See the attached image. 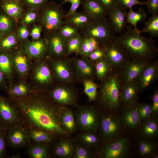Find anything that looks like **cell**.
Here are the masks:
<instances>
[{"mask_svg": "<svg viewBox=\"0 0 158 158\" xmlns=\"http://www.w3.org/2000/svg\"><path fill=\"white\" fill-rule=\"evenodd\" d=\"M15 102L22 111L28 128L42 129L55 135L69 134L61 123L62 107L55 102L40 97H29L18 98Z\"/></svg>", "mask_w": 158, "mask_h": 158, "instance_id": "1", "label": "cell"}, {"mask_svg": "<svg viewBox=\"0 0 158 158\" xmlns=\"http://www.w3.org/2000/svg\"><path fill=\"white\" fill-rule=\"evenodd\" d=\"M132 59L150 61L158 52V49L152 37L142 35L139 30L131 25H127L124 31L114 40Z\"/></svg>", "mask_w": 158, "mask_h": 158, "instance_id": "2", "label": "cell"}, {"mask_svg": "<svg viewBox=\"0 0 158 158\" xmlns=\"http://www.w3.org/2000/svg\"><path fill=\"white\" fill-rule=\"evenodd\" d=\"M102 82L99 94V104L105 111H116L120 108L121 103L122 82L120 74L112 72Z\"/></svg>", "mask_w": 158, "mask_h": 158, "instance_id": "3", "label": "cell"}, {"mask_svg": "<svg viewBox=\"0 0 158 158\" xmlns=\"http://www.w3.org/2000/svg\"><path fill=\"white\" fill-rule=\"evenodd\" d=\"M39 20L45 36L58 30L64 23L65 13L62 6L49 1L41 10Z\"/></svg>", "mask_w": 158, "mask_h": 158, "instance_id": "4", "label": "cell"}, {"mask_svg": "<svg viewBox=\"0 0 158 158\" xmlns=\"http://www.w3.org/2000/svg\"><path fill=\"white\" fill-rule=\"evenodd\" d=\"M80 32L94 38L100 46L114 40L116 36L107 17L92 20L88 26Z\"/></svg>", "mask_w": 158, "mask_h": 158, "instance_id": "5", "label": "cell"}, {"mask_svg": "<svg viewBox=\"0 0 158 158\" xmlns=\"http://www.w3.org/2000/svg\"><path fill=\"white\" fill-rule=\"evenodd\" d=\"M77 108L74 114L78 129L80 132H97L100 117L99 110L92 106Z\"/></svg>", "mask_w": 158, "mask_h": 158, "instance_id": "6", "label": "cell"}, {"mask_svg": "<svg viewBox=\"0 0 158 158\" xmlns=\"http://www.w3.org/2000/svg\"><path fill=\"white\" fill-rule=\"evenodd\" d=\"M122 124L120 118L116 115L105 111L100 113L98 130L103 142L112 140L120 135Z\"/></svg>", "mask_w": 158, "mask_h": 158, "instance_id": "7", "label": "cell"}, {"mask_svg": "<svg viewBox=\"0 0 158 158\" xmlns=\"http://www.w3.org/2000/svg\"><path fill=\"white\" fill-rule=\"evenodd\" d=\"M0 118L7 129L25 125L23 115L18 106L17 104L13 106L7 99L1 96Z\"/></svg>", "mask_w": 158, "mask_h": 158, "instance_id": "8", "label": "cell"}, {"mask_svg": "<svg viewBox=\"0 0 158 158\" xmlns=\"http://www.w3.org/2000/svg\"><path fill=\"white\" fill-rule=\"evenodd\" d=\"M103 143L97 152V154L102 158H121L127 154L129 142L126 138L121 137Z\"/></svg>", "mask_w": 158, "mask_h": 158, "instance_id": "9", "label": "cell"}, {"mask_svg": "<svg viewBox=\"0 0 158 158\" xmlns=\"http://www.w3.org/2000/svg\"><path fill=\"white\" fill-rule=\"evenodd\" d=\"M102 46L105 51V58L112 69L122 68L129 61L124 50L115 40Z\"/></svg>", "mask_w": 158, "mask_h": 158, "instance_id": "10", "label": "cell"}, {"mask_svg": "<svg viewBox=\"0 0 158 158\" xmlns=\"http://www.w3.org/2000/svg\"><path fill=\"white\" fill-rule=\"evenodd\" d=\"M6 141L11 147H23L29 141L28 130L23 125L16 126L7 129Z\"/></svg>", "mask_w": 158, "mask_h": 158, "instance_id": "11", "label": "cell"}, {"mask_svg": "<svg viewBox=\"0 0 158 158\" xmlns=\"http://www.w3.org/2000/svg\"><path fill=\"white\" fill-rule=\"evenodd\" d=\"M52 100L61 107H78V96L73 90L65 87H57L51 92Z\"/></svg>", "mask_w": 158, "mask_h": 158, "instance_id": "12", "label": "cell"}, {"mask_svg": "<svg viewBox=\"0 0 158 158\" xmlns=\"http://www.w3.org/2000/svg\"><path fill=\"white\" fill-rule=\"evenodd\" d=\"M70 134L59 135V139L55 143L52 153L55 157L60 158H73L75 141Z\"/></svg>", "mask_w": 158, "mask_h": 158, "instance_id": "13", "label": "cell"}, {"mask_svg": "<svg viewBox=\"0 0 158 158\" xmlns=\"http://www.w3.org/2000/svg\"><path fill=\"white\" fill-rule=\"evenodd\" d=\"M150 61L144 60L132 59L122 67L120 75L122 83L135 80L140 73Z\"/></svg>", "mask_w": 158, "mask_h": 158, "instance_id": "14", "label": "cell"}, {"mask_svg": "<svg viewBox=\"0 0 158 158\" xmlns=\"http://www.w3.org/2000/svg\"><path fill=\"white\" fill-rule=\"evenodd\" d=\"M157 62L149 63L141 71L136 80L140 91H143L150 86L157 80L158 75V65Z\"/></svg>", "mask_w": 158, "mask_h": 158, "instance_id": "15", "label": "cell"}, {"mask_svg": "<svg viewBox=\"0 0 158 158\" xmlns=\"http://www.w3.org/2000/svg\"><path fill=\"white\" fill-rule=\"evenodd\" d=\"M45 37L48 50L51 54L58 57L66 56L67 40L60 34L58 30Z\"/></svg>", "mask_w": 158, "mask_h": 158, "instance_id": "16", "label": "cell"}, {"mask_svg": "<svg viewBox=\"0 0 158 158\" xmlns=\"http://www.w3.org/2000/svg\"><path fill=\"white\" fill-rule=\"evenodd\" d=\"M139 104L136 102L125 106L120 119L125 127L133 130L140 126V121L138 112Z\"/></svg>", "mask_w": 158, "mask_h": 158, "instance_id": "17", "label": "cell"}, {"mask_svg": "<svg viewBox=\"0 0 158 158\" xmlns=\"http://www.w3.org/2000/svg\"><path fill=\"white\" fill-rule=\"evenodd\" d=\"M127 13L119 5L108 12V20L116 34H121L124 31L127 25Z\"/></svg>", "mask_w": 158, "mask_h": 158, "instance_id": "18", "label": "cell"}, {"mask_svg": "<svg viewBox=\"0 0 158 158\" xmlns=\"http://www.w3.org/2000/svg\"><path fill=\"white\" fill-rule=\"evenodd\" d=\"M122 84L121 91V102L125 106L136 102L140 89L136 80Z\"/></svg>", "mask_w": 158, "mask_h": 158, "instance_id": "19", "label": "cell"}, {"mask_svg": "<svg viewBox=\"0 0 158 158\" xmlns=\"http://www.w3.org/2000/svg\"><path fill=\"white\" fill-rule=\"evenodd\" d=\"M83 11L92 20L107 17L108 12L96 0H81Z\"/></svg>", "mask_w": 158, "mask_h": 158, "instance_id": "20", "label": "cell"}, {"mask_svg": "<svg viewBox=\"0 0 158 158\" xmlns=\"http://www.w3.org/2000/svg\"><path fill=\"white\" fill-rule=\"evenodd\" d=\"M24 6L20 0H1L0 8L8 16L18 20L24 12Z\"/></svg>", "mask_w": 158, "mask_h": 158, "instance_id": "21", "label": "cell"}, {"mask_svg": "<svg viewBox=\"0 0 158 158\" xmlns=\"http://www.w3.org/2000/svg\"><path fill=\"white\" fill-rule=\"evenodd\" d=\"M48 50L46 38L33 41H27L24 46L25 52L28 56L38 58L44 55Z\"/></svg>", "mask_w": 158, "mask_h": 158, "instance_id": "22", "label": "cell"}, {"mask_svg": "<svg viewBox=\"0 0 158 158\" xmlns=\"http://www.w3.org/2000/svg\"><path fill=\"white\" fill-rule=\"evenodd\" d=\"M92 20L87 14L82 11H76L65 17L64 22L74 26L81 32L88 26Z\"/></svg>", "mask_w": 158, "mask_h": 158, "instance_id": "23", "label": "cell"}, {"mask_svg": "<svg viewBox=\"0 0 158 158\" xmlns=\"http://www.w3.org/2000/svg\"><path fill=\"white\" fill-rule=\"evenodd\" d=\"M97 132H80L75 140L85 146L91 149L97 148L102 140Z\"/></svg>", "mask_w": 158, "mask_h": 158, "instance_id": "24", "label": "cell"}, {"mask_svg": "<svg viewBox=\"0 0 158 158\" xmlns=\"http://www.w3.org/2000/svg\"><path fill=\"white\" fill-rule=\"evenodd\" d=\"M60 119L62 126L68 133H73L78 130L74 113L68 107H61Z\"/></svg>", "mask_w": 158, "mask_h": 158, "instance_id": "25", "label": "cell"}, {"mask_svg": "<svg viewBox=\"0 0 158 158\" xmlns=\"http://www.w3.org/2000/svg\"><path fill=\"white\" fill-rule=\"evenodd\" d=\"M75 62L76 73L79 78L85 80L93 77L95 68L89 61L80 58L76 59Z\"/></svg>", "mask_w": 158, "mask_h": 158, "instance_id": "26", "label": "cell"}, {"mask_svg": "<svg viewBox=\"0 0 158 158\" xmlns=\"http://www.w3.org/2000/svg\"><path fill=\"white\" fill-rule=\"evenodd\" d=\"M141 124L140 132L141 134L147 138H152L156 136L158 132V122L154 116L145 119Z\"/></svg>", "mask_w": 158, "mask_h": 158, "instance_id": "27", "label": "cell"}, {"mask_svg": "<svg viewBox=\"0 0 158 158\" xmlns=\"http://www.w3.org/2000/svg\"><path fill=\"white\" fill-rule=\"evenodd\" d=\"M29 141L35 143H51L55 136L45 130L35 128H28Z\"/></svg>", "mask_w": 158, "mask_h": 158, "instance_id": "28", "label": "cell"}, {"mask_svg": "<svg viewBox=\"0 0 158 158\" xmlns=\"http://www.w3.org/2000/svg\"><path fill=\"white\" fill-rule=\"evenodd\" d=\"M65 60L56 61L54 65L55 72L58 78L62 81L70 82L73 79V75L70 67Z\"/></svg>", "mask_w": 158, "mask_h": 158, "instance_id": "29", "label": "cell"}, {"mask_svg": "<svg viewBox=\"0 0 158 158\" xmlns=\"http://www.w3.org/2000/svg\"><path fill=\"white\" fill-rule=\"evenodd\" d=\"M81 34L82 35V43L80 50L77 54L83 57H87L100 46L97 42L92 37Z\"/></svg>", "mask_w": 158, "mask_h": 158, "instance_id": "30", "label": "cell"}, {"mask_svg": "<svg viewBox=\"0 0 158 158\" xmlns=\"http://www.w3.org/2000/svg\"><path fill=\"white\" fill-rule=\"evenodd\" d=\"M50 143H33L29 147L28 153L32 158H46L48 157Z\"/></svg>", "mask_w": 158, "mask_h": 158, "instance_id": "31", "label": "cell"}, {"mask_svg": "<svg viewBox=\"0 0 158 158\" xmlns=\"http://www.w3.org/2000/svg\"><path fill=\"white\" fill-rule=\"evenodd\" d=\"M127 12V23L130 24L136 30L137 23L140 22L144 21L147 17V14L145 10L142 8H139L136 12L133 11L132 8Z\"/></svg>", "mask_w": 158, "mask_h": 158, "instance_id": "32", "label": "cell"}, {"mask_svg": "<svg viewBox=\"0 0 158 158\" xmlns=\"http://www.w3.org/2000/svg\"><path fill=\"white\" fill-rule=\"evenodd\" d=\"M4 13H0V31L4 37L13 32L16 20Z\"/></svg>", "mask_w": 158, "mask_h": 158, "instance_id": "33", "label": "cell"}, {"mask_svg": "<svg viewBox=\"0 0 158 158\" xmlns=\"http://www.w3.org/2000/svg\"><path fill=\"white\" fill-rule=\"evenodd\" d=\"M139 32L147 33L151 35V37L158 36V15L157 14L149 18L145 22V25Z\"/></svg>", "mask_w": 158, "mask_h": 158, "instance_id": "34", "label": "cell"}, {"mask_svg": "<svg viewBox=\"0 0 158 158\" xmlns=\"http://www.w3.org/2000/svg\"><path fill=\"white\" fill-rule=\"evenodd\" d=\"M82 40V35L80 32L68 39L66 55L68 56L73 53L77 54L80 50Z\"/></svg>", "mask_w": 158, "mask_h": 158, "instance_id": "35", "label": "cell"}, {"mask_svg": "<svg viewBox=\"0 0 158 158\" xmlns=\"http://www.w3.org/2000/svg\"><path fill=\"white\" fill-rule=\"evenodd\" d=\"M12 65L11 57L7 51L0 50V70L5 75L9 76L11 74Z\"/></svg>", "mask_w": 158, "mask_h": 158, "instance_id": "36", "label": "cell"}, {"mask_svg": "<svg viewBox=\"0 0 158 158\" xmlns=\"http://www.w3.org/2000/svg\"><path fill=\"white\" fill-rule=\"evenodd\" d=\"M96 62L95 67L96 74L98 78L102 81L111 68L105 58Z\"/></svg>", "mask_w": 158, "mask_h": 158, "instance_id": "37", "label": "cell"}, {"mask_svg": "<svg viewBox=\"0 0 158 158\" xmlns=\"http://www.w3.org/2000/svg\"><path fill=\"white\" fill-rule=\"evenodd\" d=\"M36 80L42 83H49L51 80V74L49 68L44 64L40 66L37 69L35 73Z\"/></svg>", "mask_w": 158, "mask_h": 158, "instance_id": "38", "label": "cell"}, {"mask_svg": "<svg viewBox=\"0 0 158 158\" xmlns=\"http://www.w3.org/2000/svg\"><path fill=\"white\" fill-rule=\"evenodd\" d=\"M84 92L90 102L95 100L98 95V85L90 79L84 80Z\"/></svg>", "mask_w": 158, "mask_h": 158, "instance_id": "39", "label": "cell"}, {"mask_svg": "<svg viewBox=\"0 0 158 158\" xmlns=\"http://www.w3.org/2000/svg\"><path fill=\"white\" fill-rule=\"evenodd\" d=\"M18 38L16 33L12 32L4 36L0 42V50L7 51L16 44Z\"/></svg>", "mask_w": 158, "mask_h": 158, "instance_id": "40", "label": "cell"}, {"mask_svg": "<svg viewBox=\"0 0 158 158\" xmlns=\"http://www.w3.org/2000/svg\"><path fill=\"white\" fill-rule=\"evenodd\" d=\"M75 141V147L73 158H91L95 157L92 149Z\"/></svg>", "mask_w": 158, "mask_h": 158, "instance_id": "41", "label": "cell"}, {"mask_svg": "<svg viewBox=\"0 0 158 158\" xmlns=\"http://www.w3.org/2000/svg\"><path fill=\"white\" fill-rule=\"evenodd\" d=\"M156 145L154 143L147 141H143L139 143L138 151L142 156H151L155 153Z\"/></svg>", "mask_w": 158, "mask_h": 158, "instance_id": "42", "label": "cell"}, {"mask_svg": "<svg viewBox=\"0 0 158 158\" xmlns=\"http://www.w3.org/2000/svg\"><path fill=\"white\" fill-rule=\"evenodd\" d=\"M58 30L60 34L67 40L80 32V30L74 26L65 23Z\"/></svg>", "mask_w": 158, "mask_h": 158, "instance_id": "43", "label": "cell"}, {"mask_svg": "<svg viewBox=\"0 0 158 158\" xmlns=\"http://www.w3.org/2000/svg\"><path fill=\"white\" fill-rule=\"evenodd\" d=\"M25 13L22 15L21 24L28 26L39 19L40 13L39 10L27 9Z\"/></svg>", "mask_w": 158, "mask_h": 158, "instance_id": "44", "label": "cell"}, {"mask_svg": "<svg viewBox=\"0 0 158 158\" xmlns=\"http://www.w3.org/2000/svg\"><path fill=\"white\" fill-rule=\"evenodd\" d=\"M14 61L16 68L19 72L22 74L26 72L28 68V61L25 55L21 54L16 55Z\"/></svg>", "mask_w": 158, "mask_h": 158, "instance_id": "45", "label": "cell"}, {"mask_svg": "<svg viewBox=\"0 0 158 158\" xmlns=\"http://www.w3.org/2000/svg\"><path fill=\"white\" fill-rule=\"evenodd\" d=\"M27 9L41 10L48 3L49 0H20Z\"/></svg>", "mask_w": 158, "mask_h": 158, "instance_id": "46", "label": "cell"}, {"mask_svg": "<svg viewBox=\"0 0 158 158\" xmlns=\"http://www.w3.org/2000/svg\"><path fill=\"white\" fill-rule=\"evenodd\" d=\"M138 112L141 122L145 119L152 117V106L150 104L145 103L139 104Z\"/></svg>", "mask_w": 158, "mask_h": 158, "instance_id": "47", "label": "cell"}, {"mask_svg": "<svg viewBox=\"0 0 158 158\" xmlns=\"http://www.w3.org/2000/svg\"><path fill=\"white\" fill-rule=\"evenodd\" d=\"M29 93V90L26 86L23 83L14 87L9 92L12 96L23 97L26 96Z\"/></svg>", "mask_w": 158, "mask_h": 158, "instance_id": "48", "label": "cell"}, {"mask_svg": "<svg viewBox=\"0 0 158 158\" xmlns=\"http://www.w3.org/2000/svg\"><path fill=\"white\" fill-rule=\"evenodd\" d=\"M145 2H141L138 0H119V5L123 10L126 11L137 5H145Z\"/></svg>", "mask_w": 158, "mask_h": 158, "instance_id": "49", "label": "cell"}, {"mask_svg": "<svg viewBox=\"0 0 158 158\" xmlns=\"http://www.w3.org/2000/svg\"><path fill=\"white\" fill-rule=\"evenodd\" d=\"M105 51L102 46H100L90 54L87 57L90 60L97 61L105 58Z\"/></svg>", "mask_w": 158, "mask_h": 158, "instance_id": "50", "label": "cell"}, {"mask_svg": "<svg viewBox=\"0 0 158 158\" xmlns=\"http://www.w3.org/2000/svg\"><path fill=\"white\" fill-rule=\"evenodd\" d=\"M30 32L28 26L21 24L17 29V34L18 39L25 40L28 37Z\"/></svg>", "mask_w": 158, "mask_h": 158, "instance_id": "51", "label": "cell"}, {"mask_svg": "<svg viewBox=\"0 0 158 158\" xmlns=\"http://www.w3.org/2000/svg\"><path fill=\"white\" fill-rule=\"evenodd\" d=\"M7 129H0V158L6 155V136Z\"/></svg>", "mask_w": 158, "mask_h": 158, "instance_id": "52", "label": "cell"}, {"mask_svg": "<svg viewBox=\"0 0 158 158\" xmlns=\"http://www.w3.org/2000/svg\"><path fill=\"white\" fill-rule=\"evenodd\" d=\"M108 12L119 5V0H96Z\"/></svg>", "mask_w": 158, "mask_h": 158, "instance_id": "53", "label": "cell"}, {"mask_svg": "<svg viewBox=\"0 0 158 158\" xmlns=\"http://www.w3.org/2000/svg\"><path fill=\"white\" fill-rule=\"evenodd\" d=\"M145 5L148 11L152 16L157 14L158 13V0H148L146 1Z\"/></svg>", "mask_w": 158, "mask_h": 158, "instance_id": "54", "label": "cell"}, {"mask_svg": "<svg viewBox=\"0 0 158 158\" xmlns=\"http://www.w3.org/2000/svg\"><path fill=\"white\" fill-rule=\"evenodd\" d=\"M43 28L40 24L35 25L32 27L30 35L33 40H38L41 38Z\"/></svg>", "mask_w": 158, "mask_h": 158, "instance_id": "55", "label": "cell"}, {"mask_svg": "<svg viewBox=\"0 0 158 158\" xmlns=\"http://www.w3.org/2000/svg\"><path fill=\"white\" fill-rule=\"evenodd\" d=\"M152 116H155L158 112V91L156 90L154 92L152 97Z\"/></svg>", "mask_w": 158, "mask_h": 158, "instance_id": "56", "label": "cell"}, {"mask_svg": "<svg viewBox=\"0 0 158 158\" xmlns=\"http://www.w3.org/2000/svg\"><path fill=\"white\" fill-rule=\"evenodd\" d=\"M81 0H74L71 3L68 11L65 13V17L68 16L76 12L77 8L81 4Z\"/></svg>", "mask_w": 158, "mask_h": 158, "instance_id": "57", "label": "cell"}, {"mask_svg": "<svg viewBox=\"0 0 158 158\" xmlns=\"http://www.w3.org/2000/svg\"><path fill=\"white\" fill-rule=\"evenodd\" d=\"M5 75L0 70V84L2 83L4 80Z\"/></svg>", "mask_w": 158, "mask_h": 158, "instance_id": "58", "label": "cell"}, {"mask_svg": "<svg viewBox=\"0 0 158 158\" xmlns=\"http://www.w3.org/2000/svg\"><path fill=\"white\" fill-rule=\"evenodd\" d=\"M74 0H63L61 3L59 4L61 6H63V5L67 3H71Z\"/></svg>", "mask_w": 158, "mask_h": 158, "instance_id": "59", "label": "cell"}, {"mask_svg": "<svg viewBox=\"0 0 158 158\" xmlns=\"http://www.w3.org/2000/svg\"><path fill=\"white\" fill-rule=\"evenodd\" d=\"M7 129L0 118V129Z\"/></svg>", "mask_w": 158, "mask_h": 158, "instance_id": "60", "label": "cell"}, {"mask_svg": "<svg viewBox=\"0 0 158 158\" xmlns=\"http://www.w3.org/2000/svg\"><path fill=\"white\" fill-rule=\"evenodd\" d=\"M150 157H152V158H158V154H156L155 153L152 155Z\"/></svg>", "mask_w": 158, "mask_h": 158, "instance_id": "61", "label": "cell"}, {"mask_svg": "<svg viewBox=\"0 0 158 158\" xmlns=\"http://www.w3.org/2000/svg\"><path fill=\"white\" fill-rule=\"evenodd\" d=\"M4 37V35H3L1 32L0 31V42Z\"/></svg>", "mask_w": 158, "mask_h": 158, "instance_id": "62", "label": "cell"}, {"mask_svg": "<svg viewBox=\"0 0 158 158\" xmlns=\"http://www.w3.org/2000/svg\"><path fill=\"white\" fill-rule=\"evenodd\" d=\"M0 1H1V0H0Z\"/></svg>", "mask_w": 158, "mask_h": 158, "instance_id": "63", "label": "cell"}]
</instances>
